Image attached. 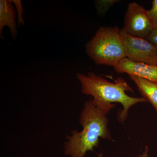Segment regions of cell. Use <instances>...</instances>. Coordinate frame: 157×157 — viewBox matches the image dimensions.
<instances>
[{
    "label": "cell",
    "instance_id": "obj_1",
    "mask_svg": "<svg viewBox=\"0 0 157 157\" xmlns=\"http://www.w3.org/2000/svg\"><path fill=\"white\" fill-rule=\"evenodd\" d=\"M76 76L81 85L82 92L92 96L95 104L107 114L115 107L114 103L121 104L123 109L119 112L117 117L120 122L123 123L127 119L129 109L132 106L147 102L143 97L135 98L128 95L127 92L133 91V90L121 77L112 82L92 72L86 75L78 73Z\"/></svg>",
    "mask_w": 157,
    "mask_h": 157
},
{
    "label": "cell",
    "instance_id": "obj_2",
    "mask_svg": "<svg viewBox=\"0 0 157 157\" xmlns=\"http://www.w3.org/2000/svg\"><path fill=\"white\" fill-rule=\"evenodd\" d=\"M107 113L90 99L84 104L79 118L82 129L74 130L65 143V154L70 157H84L99 145L100 138L112 140Z\"/></svg>",
    "mask_w": 157,
    "mask_h": 157
},
{
    "label": "cell",
    "instance_id": "obj_3",
    "mask_svg": "<svg viewBox=\"0 0 157 157\" xmlns=\"http://www.w3.org/2000/svg\"><path fill=\"white\" fill-rule=\"evenodd\" d=\"M86 52L96 64L113 67L126 58L120 29L117 26H103L98 29L86 43Z\"/></svg>",
    "mask_w": 157,
    "mask_h": 157
},
{
    "label": "cell",
    "instance_id": "obj_4",
    "mask_svg": "<svg viewBox=\"0 0 157 157\" xmlns=\"http://www.w3.org/2000/svg\"><path fill=\"white\" fill-rule=\"evenodd\" d=\"M126 58L133 61L157 65V48L146 39L134 36L120 29Z\"/></svg>",
    "mask_w": 157,
    "mask_h": 157
},
{
    "label": "cell",
    "instance_id": "obj_5",
    "mask_svg": "<svg viewBox=\"0 0 157 157\" xmlns=\"http://www.w3.org/2000/svg\"><path fill=\"white\" fill-rule=\"evenodd\" d=\"M155 28L147 10L135 2L129 4L125 14L124 31L134 36L145 39Z\"/></svg>",
    "mask_w": 157,
    "mask_h": 157
},
{
    "label": "cell",
    "instance_id": "obj_6",
    "mask_svg": "<svg viewBox=\"0 0 157 157\" xmlns=\"http://www.w3.org/2000/svg\"><path fill=\"white\" fill-rule=\"evenodd\" d=\"M118 73H127L157 83V65L133 61L125 58L113 67Z\"/></svg>",
    "mask_w": 157,
    "mask_h": 157
},
{
    "label": "cell",
    "instance_id": "obj_7",
    "mask_svg": "<svg viewBox=\"0 0 157 157\" xmlns=\"http://www.w3.org/2000/svg\"><path fill=\"white\" fill-rule=\"evenodd\" d=\"M12 1L1 0L0 1V34L2 37L3 29L8 26L10 29L13 38H16L17 34L16 14Z\"/></svg>",
    "mask_w": 157,
    "mask_h": 157
},
{
    "label": "cell",
    "instance_id": "obj_8",
    "mask_svg": "<svg viewBox=\"0 0 157 157\" xmlns=\"http://www.w3.org/2000/svg\"><path fill=\"white\" fill-rule=\"evenodd\" d=\"M130 77L136 84L143 98L152 105L157 113V83L136 76Z\"/></svg>",
    "mask_w": 157,
    "mask_h": 157
},
{
    "label": "cell",
    "instance_id": "obj_9",
    "mask_svg": "<svg viewBox=\"0 0 157 157\" xmlns=\"http://www.w3.org/2000/svg\"><path fill=\"white\" fill-rule=\"evenodd\" d=\"M119 2L118 0H102L96 2V6L98 14L104 15L115 3Z\"/></svg>",
    "mask_w": 157,
    "mask_h": 157
},
{
    "label": "cell",
    "instance_id": "obj_10",
    "mask_svg": "<svg viewBox=\"0 0 157 157\" xmlns=\"http://www.w3.org/2000/svg\"><path fill=\"white\" fill-rule=\"evenodd\" d=\"M151 9L147 10V13L155 28L157 27V0H154L151 2Z\"/></svg>",
    "mask_w": 157,
    "mask_h": 157
},
{
    "label": "cell",
    "instance_id": "obj_11",
    "mask_svg": "<svg viewBox=\"0 0 157 157\" xmlns=\"http://www.w3.org/2000/svg\"><path fill=\"white\" fill-rule=\"evenodd\" d=\"M16 7L17 12L18 25L24 24L23 18V8L20 1H12Z\"/></svg>",
    "mask_w": 157,
    "mask_h": 157
},
{
    "label": "cell",
    "instance_id": "obj_12",
    "mask_svg": "<svg viewBox=\"0 0 157 157\" xmlns=\"http://www.w3.org/2000/svg\"><path fill=\"white\" fill-rule=\"evenodd\" d=\"M145 39L157 48V27L154 29Z\"/></svg>",
    "mask_w": 157,
    "mask_h": 157
},
{
    "label": "cell",
    "instance_id": "obj_13",
    "mask_svg": "<svg viewBox=\"0 0 157 157\" xmlns=\"http://www.w3.org/2000/svg\"><path fill=\"white\" fill-rule=\"evenodd\" d=\"M148 151L149 149L148 147L147 146L145 147V150L141 154L139 155L138 157H148Z\"/></svg>",
    "mask_w": 157,
    "mask_h": 157
}]
</instances>
